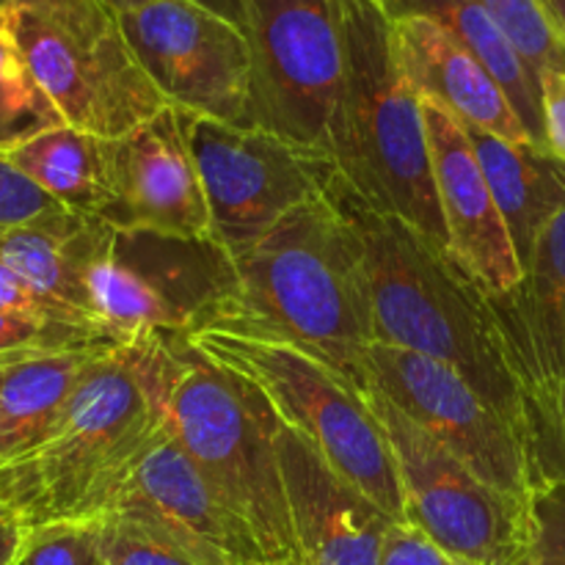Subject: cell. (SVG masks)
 I'll return each instance as SVG.
<instances>
[{
    "label": "cell",
    "instance_id": "obj_14",
    "mask_svg": "<svg viewBox=\"0 0 565 565\" xmlns=\"http://www.w3.org/2000/svg\"><path fill=\"white\" fill-rule=\"evenodd\" d=\"M423 114L447 252L489 296H505L522 285L524 268L467 127L428 99Z\"/></svg>",
    "mask_w": 565,
    "mask_h": 565
},
{
    "label": "cell",
    "instance_id": "obj_39",
    "mask_svg": "<svg viewBox=\"0 0 565 565\" xmlns=\"http://www.w3.org/2000/svg\"><path fill=\"white\" fill-rule=\"evenodd\" d=\"M541 3L546 6V11L555 17V22L561 25V31L565 33V0H541Z\"/></svg>",
    "mask_w": 565,
    "mask_h": 565
},
{
    "label": "cell",
    "instance_id": "obj_25",
    "mask_svg": "<svg viewBox=\"0 0 565 565\" xmlns=\"http://www.w3.org/2000/svg\"><path fill=\"white\" fill-rule=\"evenodd\" d=\"M92 524L103 565H237L141 508L119 505Z\"/></svg>",
    "mask_w": 565,
    "mask_h": 565
},
{
    "label": "cell",
    "instance_id": "obj_31",
    "mask_svg": "<svg viewBox=\"0 0 565 565\" xmlns=\"http://www.w3.org/2000/svg\"><path fill=\"white\" fill-rule=\"evenodd\" d=\"M20 565H103L94 524H53L31 530Z\"/></svg>",
    "mask_w": 565,
    "mask_h": 565
},
{
    "label": "cell",
    "instance_id": "obj_41",
    "mask_svg": "<svg viewBox=\"0 0 565 565\" xmlns=\"http://www.w3.org/2000/svg\"><path fill=\"white\" fill-rule=\"evenodd\" d=\"M6 370H9V367H0V386H3V379H6Z\"/></svg>",
    "mask_w": 565,
    "mask_h": 565
},
{
    "label": "cell",
    "instance_id": "obj_28",
    "mask_svg": "<svg viewBox=\"0 0 565 565\" xmlns=\"http://www.w3.org/2000/svg\"><path fill=\"white\" fill-rule=\"evenodd\" d=\"M105 337L81 326L61 323L50 318H25V315H0V367L53 356V353L77 351L88 345H105ZM116 345V342H110Z\"/></svg>",
    "mask_w": 565,
    "mask_h": 565
},
{
    "label": "cell",
    "instance_id": "obj_33",
    "mask_svg": "<svg viewBox=\"0 0 565 565\" xmlns=\"http://www.w3.org/2000/svg\"><path fill=\"white\" fill-rule=\"evenodd\" d=\"M379 565H463L452 555H447L439 544L428 539L423 530L414 524L392 522L386 527L384 546H381V563Z\"/></svg>",
    "mask_w": 565,
    "mask_h": 565
},
{
    "label": "cell",
    "instance_id": "obj_44",
    "mask_svg": "<svg viewBox=\"0 0 565 565\" xmlns=\"http://www.w3.org/2000/svg\"><path fill=\"white\" fill-rule=\"evenodd\" d=\"M563 166H565V163H563Z\"/></svg>",
    "mask_w": 565,
    "mask_h": 565
},
{
    "label": "cell",
    "instance_id": "obj_42",
    "mask_svg": "<svg viewBox=\"0 0 565 565\" xmlns=\"http://www.w3.org/2000/svg\"><path fill=\"white\" fill-rule=\"evenodd\" d=\"M9 3H14V0H0V9H6Z\"/></svg>",
    "mask_w": 565,
    "mask_h": 565
},
{
    "label": "cell",
    "instance_id": "obj_22",
    "mask_svg": "<svg viewBox=\"0 0 565 565\" xmlns=\"http://www.w3.org/2000/svg\"><path fill=\"white\" fill-rule=\"evenodd\" d=\"M108 345L110 342L53 353L6 370L0 386V469L25 456L50 434L88 364Z\"/></svg>",
    "mask_w": 565,
    "mask_h": 565
},
{
    "label": "cell",
    "instance_id": "obj_4",
    "mask_svg": "<svg viewBox=\"0 0 565 565\" xmlns=\"http://www.w3.org/2000/svg\"><path fill=\"white\" fill-rule=\"evenodd\" d=\"M188 340L243 381L270 417L307 441L348 486L386 516L403 519L401 480L384 425L342 370L226 303L188 331Z\"/></svg>",
    "mask_w": 565,
    "mask_h": 565
},
{
    "label": "cell",
    "instance_id": "obj_19",
    "mask_svg": "<svg viewBox=\"0 0 565 565\" xmlns=\"http://www.w3.org/2000/svg\"><path fill=\"white\" fill-rule=\"evenodd\" d=\"M105 235V221L61 213L33 224L0 230V263L14 270L44 301L58 307L66 318L110 340L94 320L86 296L88 263Z\"/></svg>",
    "mask_w": 565,
    "mask_h": 565
},
{
    "label": "cell",
    "instance_id": "obj_38",
    "mask_svg": "<svg viewBox=\"0 0 565 565\" xmlns=\"http://www.w3.org/2000/svg\"><path fill=\"white\" fill-rule=\"evenodd\" d=\"M99 3H105L114 14L121 17V14H130V11L143 9V6L152 3V0H99Z\"/></svg>",
    "mask_w": 565,
    "mask_h": 565
},
{
    "label": "cell",
    "instance_id": "obj_29",
    "mask_svg": "<svg viewBox=\"0 0 565 565\" xmlns=\"http://www.w3.org/2000/svg\"><path fill=\"white\" fill-rule=\"evenodd\" d=\"M524 450L533 489L565 480V395L535 397L524 403Z\"/></svg>",
    "mask_w": 565,
    "mask_h": 565
},
{
    "label": "cell",
    "instance_id": "obj_37",
    "mask_svg": "<svg viewBox=\"0 0 565 565\" xmlns=\"http://www.w3.org/2000/svg\"><path fill=\"white\" fill-rule=\"evenodd\" d=\"M193 3L215 11L218 17L230 20L232 25H237L246 31V0H193Z\"/></svg>",
    "mask_w": 565,
    "mask_h": 565
},
{
    "label": "cell",
    "instance_id": "obj_36",
    "mask_svg": "<svg viewBox=\"0 0 565 565\" xmlns=\"http://www.w3.org/2000/svg\"><path fill=\"white\" fill-rule=\"evenodd\" d=\"M25 541L28 530L14 516L0 511V565H20L22 552H25Z\"/></svg>",
    "mask_w": 565,
    "mask_h": 565
},
{
    "label": "cell",
    "instance_id": "obj_32",
    "mask_svg": "<svg viewBox=\"0 0 565 565\" xmlns=\"http://www.w3.org/2000/svg\"><path fill=\"white\" fill-rule=\"evenodd\" d=\"M61 213H70V210L0 154V230L33 224V221L53 218Z\"/></svg>",
    "mask_w": 565,
    "mask_h": 565
},
{
    "label": "cell",
    "instance_id": "obj_13",
    "mask_svg": "<svg viewBox=\"0 0 565 565\" xmlns=\"http://www.w3.org/2000/svg\"><path fill=\"white\" fill-rule=\"evenodd\" d=\"M99 221L125 235L215 243L207 199L180 116L166 108L114 141V202Z\"/></svg>",
    "mask_w": 565,
    "mask_h": 565
},
{
    "label": "cell",
    "instance_id": "obj_2",
    "mask_svg": "<svg viewBox=\"0 0 565 565\" xmlns=\"http://www.w3.org/2000/svg\"><path fill=\"white\" fill-rule=\"evenodd\" d=\"M149 340L105 348L50 434L0 469V511L28 533L105 516L163 434L166 408Z\"/></svg>",
    "mask_w": 565,
    "mask_h": 565
},
{
    "label": "cell",
    "instance_id": "obj_16",
    "mask_svg": "<svg viewBox=\"0 0 565 565\" xmlns=\"http://www.w3.org/2000/svg\"><path fill=\"white\" fill-rule=\"evenodd\" d=\"M392 50L406 86L461 125L511 143H535L489 70L430 17H392ZM539 147V143H535Z\"/></svg>",
    "mask_w": 565,
    "mask_h": 565
},
{
    "label": "cell",
    "instance_id": "obj_18",
    "mask_svg": "<svg viewBox=\"0 0 565 565\" xmlns=\"http://www.w3.org/2000/svg\"><path fill=\"white\" fill-rule=\"evenodd\" d=\"M119 505L141 508L163 519L166 524L213 546L237 565L268 561L246 519L182 450L169 423L141 458L114 508Z\"/></svg>",
    "mask_w": 565,
    "mask_h": 565
},
{
    "label": "cell",
    "instance_id": "obj_11",
    "mask_svg": "<svg viewBox=\"0 0 565 565\" xmlns=\"http://www.w3.org/2000/svg\"><path fill=\"white\" fill-rule=\"evenodd\" d=\"M367 390H379L486 483L530 500L533 472L522 436L461 373L423 353L375 342Z\"/></svg>",
    "mask_w": 565,
    "mask_h": 565
},
{
    "label": "cell",
    "instance_id": "obj_1",
    "mask_svg": "<svg viewBox=\"0 0 565 565\" xmlns=\"http://www.w3.org/2000/svg\"><path fill=\"white\" fill-rule=\"evenodd\" d=\"M329 193L362 246L375 342L423 353L461 373L516 428L524 445V392L489 292L450 252L364 202L342 174Z\"/></svg>",
    "mask_w": 565,
    "mask_h": 565
},
{
    "label": "cell",
    "instance_id": "obj_43",
    "mask_svg": "<svg viewBox=\"0 0 565 565\" xmlns=\"http://www.w3.org/2000/svg\"><path fill=\"white\" fill-rule=\"evenodd\" d=\"M375 3H379V6H384V9H386V6H390V0H375Z\"/></svg>",
    "mask_w": 565,
    "mask_h": 565
},
{
    "label": "cell",
    "instance_id": "obj_21",
    "mask_svg": "<svg viewBox=\"0 0 565 565\" xmlns=\"http://www.w3.org/2000/svg\"><path fill=\"white\" fill-rule=\"evenodd\" d=\"M467 136L524 268L541 230L565 204V166L535 143H511L475 127Z\"/></svg>",
    "mask_w": 565,
    "mask_h": 565
},
{
    "label": "cell",
    "instance_id": "obj_26",
    "mask_svg": "<svg viewBox=\"0 0 565 565\" xmlns=\"http://www.w3.org/2000/svg\"><path fill=\"white\" fill-rule=\"evenodd\" d=\"M497 22L530 70L565 72V33L541 0H475Z\"/></svg>",
    "mask_w": 565,
    "mask_h": 565
},
{
    "label": "cell",
    "instance_id": "obj_8",
    "mask_svg": "<svg viewBox=\"0 0 565 565\" xmlns=\"http://www.w3.org/2000/svg\"><path fill=\"white\" fill-rule=\"evenodd\" d=\"M248 127L331 154L348 72L345 0H246Z\"/></svg>",
    "mask_w": 565,
    "mask_h": 565
},
{
    "label": "cell",
    "instance_id": "obj_34",
    "mask_svg": "<svg viewBox=\"0 0 565 565\" xmlns=\"http://www.w3.org/2000/svg\"><path fill=\"white\" fill-rule=\"evenodd\" d=\"M0 315H25V318H50V320H61V323L70 326H81L75 320L66 318L58 307H53L50 301H44L36 290L25 285L14 270L6 268L0 263ZM86 329V326H81ZM92 331V329H88ZM97 334V331H94ZM103 337V334H99Z\"/></svg>",
    "mask_w": 565,
    "mask_h": 565
},
{
    "label": "cell",
    "instance_id": "obj_24",
    "mask_svg": "<svg viewBox=\"0 0 565 565\" xmlns=\"http://www.w3.org/2000/svg\"><path fill=\"white\" fill-rule=\"evenodd\" d=\"M386 11L390 17H430L445 25L494 75L533 141L544 149L539 75L530 70L527 61L516 53L505 33L475 0H390Z\"/></svg>",
    "mask_w": 565,
    "mask_h": 565
},
{
    "label": "cell",
    "instance_id": "obj_20",
    "mask_svg": "<svg viewBox=\"0 0 565 565\" xmlns=\"http://www.w3.org/2000/svg\"><path fill=\"white\" fill-rule=\"evenodd\" d=\"M0 154L70 213L99 218L114 202V141L50 125L3 143Z\"/></svg>",
    "mask_w": 565,
    "mask_h": 565
},
{
    "label": "cell",
    "instance_id": "obj_7",
    "mask_svg": "<svg viewBox=\"0 0 565 565\" xmlns=\"http://www.w3.org/2000/svg\"><path fill=\"white\" fill-rule=\"evenodd\" d=\"M3 14L33 86L64 125L116 141L171 108L119 14L99 0H14Z\"/></svg>",
    "mask_w": 565,
    "mask_h": 565
},
{
    "label": "cell",
    "instance_id": "obj_5",
    "mask_svg": "<svg viewBox=\"0 0 565 565\" xmlns=\"http://www.w3.org/2000/svg\"><path fill=\"white\" fill-rule=\"evenodd\" d=\"M348 72L331 158L342 180L447 252L423 99L392 50V17L375 0H345Z\"/></svg>",
    "mask_w": 565,
    "mask_h": 565
},
{
    "label": "cell",
    "instance_id": "obj_3",
    "mask_svg": "<svg viewBox=\"0 0 565 565\" xmlns=\"http://www.w3.org/2000/svg\"><path fill=\"white\" fill-rule=\"evenodd\" d=\"M230 263L235 287L221 303L281 331L367 390L375 345L367 270L329 188Z\"/></svg>",
    "mask_w": 565,
    "mask_h": 565
},
{
    "label": "cell",
    "instance_id": "obj_30",
    "mask_svg": "<svg viewBox=\"0 0 565 565\" xmlns=\"http://www.w3.org/2000/svg\"><path fill=\"white\" fill-rule=\"evenodd\" d=\"M513 565H565V480L533 489L527 541Z\"/></svg>",
    "mask_w": 565,
    "mask_h": 565
},
{
    "label": "cell",
    "instance_id": "obj_9",
    "mask_svg": "<svg viewBox=\"0 0 565 565\" xmlns=\"http://www.w3.org/2000/svg\"><path fill=\"white\" fill-rule=\"evenodd\" d=\"M177 110V108H174ZM202 180L215 243L237 257L340 174L334 158L270 130L177 110Z\"/></svg>",
    "mask_w": 565,
    "mask_h": 565
},
{
    "label": "cell",
    "instance_id": "obj_12",
    "mask_svg": "<svg viewBox=\"0 0 565 565\" xmlns=\"http://www.w3.org/2000/svg\"><path fill=\"white\" fill-rule=\"evenodd\" d=\"M119 20L171 108L248 125L254 61L243 28L193 0H152Z\"/></svg>",
    "mask_w": 565,
    "mask_h": 565
},
{
    "label": "cell",
    "instance_id": "obj_17",
    "mask_svg": "<svg viewBox=\"0 0 565 565\" xmlns=\"http://www.w3.org/2000/svg\"><path fill=\"white\" fill-rule=\"evenodd\" d=\"M511 348L524 403L565 395V204L535 241L524 279L505 296H491Z\"/></svg>",
    "mask_w": 565,
    "mask_h": 565
},
{
    "label": "cell",
    "instance_id": "obj_6",
    "mask_svg": "<svg viewBox=\"0 0 565 565\" xmlns=\"http://www.w3.org/2000/svg\"><path fill=\"white\" fill-rule=\"evenodd\" d=\"M166 423L257 535L268 561L296 557L276 419L243 381L196 351L188 334L149 340Z\"/></svg>",
    "mask_w": 565,
    "mask_h": 565
},
{
    "label": "cell",
    "instance_id": "obj_15",
    "mask_svg": "<svg viewBox=\"0 0 565 565\" xmlns=\"http://www.w3.org/2000/svg\"><path fill=\"white\" fill-rule=\"evenodd\" d=\"M276 450L303 565H379L386 527L397 519L348 486L312 447L276 423Z\"/></svg>",
    "mask_w": 565,
    "mask_h": 565
},
{
    "label": "cell",
    "instance_id": "obj_35",
    "mask_svg": "<svg viewBox=\"0 0 565 565\" xmlns=\"http://www.w3.org/2000/svg\"><path fill=\"white\" fill-rule=\"evenodd\" d=\"M541 121H544V149L565 163V72L541 75Z\"/></svg>",
    "mask_w": 565,
    "mask_h": 565
},
{
    "label": "cell",
    "instance_id": "obj_40",
    "mask_svg": "<svg viewBox=\"0 0 565 565\" xmlns=\"http://www.w3.org/2000/svg\"><path fill=\"white\" fill-rule=\"evenodd\" d=\"M243 565H303L301 557H285V561H257V563H243Z\"/></svg>",
    "mask_w": 565,
    "mask_h": 565
},
{
    "label": "cell",
    "instance_id": "obj_23",
    "mask_svg": "<svg viewBox=\"0 0 565 565\" xmlns=\"http://www.w3.org/2000/svg\"><path fill=\"white\" fill-rule=\"evenodd\" d=\"M86 296L94 320L116 345H138L154 334H188L185 315L116 252L108 226L86 270Z\"/></svg>",
    "mask_w": 565,
    "mask_h": 565
},
{
    "label": "cell",
    "instance_id": "obj_10",
    "mask_svg": "<svg viewBox=\"0 0 565 565\" xmlns=\"http://www.w3.org/2000/svg\"><path fill=\"white\" fill-rule=\"evenodd\" d=\"M364 397L395 456L403 522L463 565L516 563L527 541V502L486 483L379 390Z\"/></svg>",
    "mask_w": 565,
    "mask_h": 565
},
{
    "label": "cell",
    "instance_id": "obj_27",
    "mask_svg": "<svg viewBox=\"0 0 565 565\" xmlns=\"http://www.w3.org/2000/svg\"><path fill=\"white\" fill-rule=\"evenodd\" d=\"M64 125L28 75L0 9V147L39 127Z\"/></svg>",
    "mask_w": 565,
    "mask_h": 565
}]
</instances>
